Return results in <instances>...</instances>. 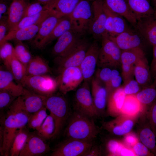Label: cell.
I'll return each mask as SVG.
<instances>
[{"mask_svg": "<svg viewBox=\"0 0 156 156\" xmlns=\"http://www.w3.org/2000/svg\"><path fill=\"white\" fill-rule=\"evenodd\" d=\"M31 114L23 108L19 97L12 102L1 120V155H10V149L17 131L26 127Z\"/></svg>", "mask_w": 156, "mask_h": 156, "instance_id": "6da1fadb", "label": "cell"}, {"mask_svg": "<svg viewBox=\"0 0 156 156\" xmlns=\"http://www.w3.org/2000/svg\"><path fill=\"white\" fill-rule=\"evenodd\" d=\"M67 122L65 134L68 138L94 141L99 132L93 118L75 111Z\"/></svg>", "mask_w": 156, "mask_h": 156, "instance_id": "7a4b0ae2", "label": "cell"}, {"mask_svg": "<svg viewBox=\"0 0 156 156\" xmlns=\"http://www.w3.org/2000/svg\"><path fill=\"white\" fill-rule=\"evenodd\" d=\"M21 83L26 89L46 97L53 94L58 87L57 79L46 75H26Z\"/></svg>", "mask_w": 156, "mask_h": 156, "instance_id": "3957f363", "label": "cell"}, {"mask_svg": "<svg viewBox=\"0 0 156 156\" xmlns=\"http://www.w3.org/2000/svg\"><path fill=\"white\" fill-rule=\"evenodd\" d=\"M101 38L97 66L101 68L118 67L121 65L122 51L110 39L107 33H105Z\"/></svg>", "mask_w": 156, "mask_h": 156, "instance_id": "277c9868", "label": "cell"}, {"mask_svg": "<svg viewBox=\"0 0 156 156\" xmlns=\"http://www.w3.org/2000/svg\"><path fill=\"white\" fill-rule=\"evenodd\" d=\"M45 107L55 120L57 135L70 114L68 102L63 97L52 94L47 97Z\"/></svg>", "mask_w": 156, "mask_h": 156, "instance_id": "5b68a950", "label": "cell"}, {"mask_svg": "<svg viewBox=\"0 0 156 156\" xmlns=\"http://www.w3.org/2000/svg\"><path fill=\"white\" fill-rule=\"evenodd\" d=\"M90 44L86 39L81 38L66 53L55 60L60 73L65 69L79 67Z\"/></svg>", "mask_w": 156, "mask_h": 156, "instance_id": "8992f818", "label": "cell"}, {"mask_svg": "<svg viewBox=\"0 0 156 156\" xmlns=\"http://www.w3.org/2000/svg\"><path fill=\"white\" fill-rule=\"evenodd\" d=\"M94 143V141H87L68 138L57 146L51 155L86 156Z\"/></svg>", "mask_w": 156, "mask_h": 156, "instance_id": "52a82bcc", "label": "cell"}, {"mask_svg": "<svg viewBox=\"0 0 156 156\" xmlns=\"http://www.w3.org/2000/svg\"><path fill=\"white\" fill-rule=\"evenodd\" d=\"M74 111L94 118L98 114L88 82L84 81L77 90L74 103Z\"/></svg>", "mask_w": 156, "mask_h": 156, "instance_id": "ba28073f", "label": "cell"}, {"mask_svg": "<svg viewBox=\"0 0 156 156\" xmlns=\"http://www.w3.org/2000/svg\"><path fill=\"white\" fill-rule=\"evenodd\" d=\"M92 15V7L86 0H81L69 15L73 28L82 34L88 29Z\"/></svg>", "mask_w": 156, "mask_h": 156, "instance_id": "9c48e42d", "label": "cell"}, {"mask_svg": "<svg viewBox=\"0 0 156 156\" xmlns=\"http://www.w3.org/2000/svg\"><path fill=\"white\" fill-rule=\"evenodd\" d=\"M57 79L60 91L66 94L76 89L84 80L79 67H71L63 70Z\"/></svg>", "mask_w": 156, "mask_h": 156, "instance_id": "30bf717a", "label": "cell"}, {"mask_svg": "<svg viewBox=\"0 0 156 156\" xmlns=\"http://www.w3.org/2000/svg\"><path fill=\"white\" fill-rule=\"evenodd\" d=\"M103 3V0H94L91 6L92 15L88 29L96 39L101 38L106 33V15Z\"/></svg>", "mask_w": 156, "mask_h": 156, "instance_id": "8fae6325", "label": "cell"}, {"mask_svg": "<svg viewBox=\"0 0 156 156\" xmlns=\"http://www.w3.org/2000/svg\"><path fill=\"white\" fill-rule=\"evenodd\" d=\"M99 49L96 41L90 44L79 66L85 81L89 82L93 77L97 65Z\"/></svg>", "mask_w": 156, "mask_h": 156, "instance_id": "7c38bea8", "label": "cell"}, {"mask_svg": "<svg viewBox=\"0 0 156 156\" xmlns=\"http://www.w3.org/2000/svg\"><path fill=\"white\" fill-rule=\"evenodd\" d=\"M45 140L36 132L29 133L19 156H39L47 153L50 150V148Z\"/></svg>", "mask_w": 156, "mask_h": 156, "instance_id": "4fadbf2b", "label": "cell"}, {"mask_svg": "<svg viewBox=\"0 0 156 156\" xmlns=\"http://www.w3.org/2000/svg\"><path fill=\"white\" fill-rule=\"evenodd\" d=\"M141 37L136 30L133 31L129 28L116 36H109L110 39L122 51L141 47L142 43Z\"/></svg>", "mask_w": 156, "mask_h": 156, "instance_id": "5bb4252c", "label": "cell"}, {"mask_svg": "<svg viewBox=\"0 0 156 156\" xmlns=\"http://www.w3.org/2000/svg\"><path fill=\"white\" fill-rule=\"evenodd\" d=\"M136 31L153 46L156 45V13L137 21Z\"/></svg>", "mask_w": 156, "mask_h": 156, "instance_id": "9a60e30c", "label": "cell"}, {"mask_svg": "<svg viewBox=\"0 0 156 156\" xmlns=\"http://www.w3.org/2000/svg\"><path fill=\"white\" fill-rule=\"evenodd\" d=\"M81 35L73 28L65 32L57 39L53 49V54L56 57L64 55L81 38Z\"/></svg>", "mask_w": 156, "mask_h": 156, "instance_id": "2e32d148", "label": "cell"}, {"mask_svg": "<svg viewBox=\"0 0 156 156\" xmlns=\"http://www.w3.org/2000/svg\"><path fill=\"white\" fill-rule=\"evenodd\" d=\"M19 97L23 108L30 114L45 107L47 97L36 93L25 88L22 95Z\"/></svg>", "mask_w": 156, "mask_h": 156, "instance_id": "e0dca14e", "label": "cell"}, {"mask_svg": "<svg viewBox=\"0 0 156 156\" xmlns=\"http://www.w3.org/2000/svg\"><path fill=\"white\" fill-rule=\"evenodd\" d=\"M94 77L91 80V94L98 116L104 112L108 93L105 86Z\"/></svg>", "mask_w": 156, "mask_h": 156, "instance_id": "ac0fdd59", "label": "cell"}, {"mask_svg": "<svg viewBox=\"0 0 156 156\" xmlns=\"http://www.w3.org/2000/svg\"><path fill=\"white\" fill-rule=\"evenodd\" d=\"M62 17L54 12L42 22L33 41L35 47L39 49L42 43L51 34Z\"/></svg>", "mask_w": 156, "mask_h": 156, "instance_id": "d6986e66", "label": "cell"}, {"mask_svg": "<svg viewBox=\"0 0 156 156\" xmlns=\"http://www.w3.org/2000/svg\"><path fill=\"white\" fill-rule=\"evenodd\" d=\"M29 3V0H12L7 12V22L9 31L23 18L26 8Z\"/></svg>", "mask_w": 156, "mask_h": 156, "instance_id": "ffe728a7", "label": "cell"}, {"mask_svg": "<svg viewBox=\"0 0 156 156\" xmlns=\"http://www.w3.org/2000/svg\"><path fill=\"white\" fill-rule=\"evenodd\" d=\"M14 77L10 71L0 70V90L7 92L16 98L23 94L25 88L20 83L14 81Z\"/></svg>", "mask_w": 156, "mask_h": 156, "instance_id": "44dd1931", "label": "cell"}, {"mask_svg": "<svg viewBox=\"0 0 156 156\" xmlns=\"http://www.w3.org/2000/svg\"><path fill=\"white\" fill-rule=\"evenodd\" d=\"M122 116L116 119L105 123V128L112 133L121 135L128 133L132 129L134 121L133 117L122 114Z\"/></svg>", "mask_w": 156, "mask_h": 156, "instance_id": "7402d4cb", "label": "cell"}, {"mask_svg": "<svg viewBox=\"0 0 156 156\" xmlns=\"http://www.w3.org/2000/svg\"><path fill=\"white\" fill-rule=\"evenodd\" d=\"M126 95L121 86L108 94L107 106L108 113L110 115L114 116L121 113Z\"/></svg>", "mask_w": 156, "mask_h": 156, "instance_id": "603a6c76", "label": "cell"}, {"mask_svg": "<svg viewBox=\"0 0 156 156\" xmlns=\"http://www.w3.org/2000/svg\"><path fill=\"white\" fill-rule=\"evenodd\" d=\"M108 7L114 12L125 18L134 27L137 19L129 9L125 0H104Z\"/></svg>", "mask_w": 156, "mask_h": 156, "instance_id": "cb8c5ba5", "label": "cell"}, {"mask_svg": "<svg viewBox=\"0 0 156 156\" xmlns=\"http://www.w3.org/2000/svg\"><path fill=\"white\" fill-rule=\"evenodd\" d=\"M137 21L155 13L149 0H125Z\"/></svg>", "mask_w": 156, "mask_h": 156, "instance_id": "d4e9b609", "label": "cell"}, {"mask_svg": "<svg viewBox=\"0 0 156 156\" xmlns=\"http://www.w3.org/2000/svg\"><path fill=\"white\" fill-rule=\"evenodd\" d=\"M72 28L73 24L69 15L62 17L51 34L42 43L39 49L44 48L48 44Z\"/></svg>", "mask_w": 156, "mask_h": 156, "instance_id": "484cf974", "label": "cell"}, {"mask_svg": "<svg viewBox=\"0 0 156 156\" xmlns=\"http://www.w3.org/2000/svg\"><path fill=\"white\" fill-rule=\"evenodd\" d=\"M41 24L29 26L15 31H9L1 45L9 40H14L20 41L34 38L38 32Z\"/></svg>", "mask_w": 156, "mask_h": 156, "instance_id": "4316f807", "label": "cell"}, {"mask_svg": "<svg viewBox=\"0 0 156 156\" xmlns=\"http://www.w3.org/2000/svg\"><path fill=\"white\" fill-rule=\"evenodd\" d=\"M81 0H51L46 6L63 16L70 14Z\"/></svg>", "mask_w": 156, "mask_h": 156, "instance_id": "83f0119b", "label": "cell"}, {"mask_svg": "<svg viewBox=\"0 0 156 156\" xmlns=\"http://www.w3.org/2000/svg\"><path fill=\"white\" fill-rule=\"evenodd\" d=\"M134 76L141 86H147L150 81V74L145 57L140 60L134 65Z\"/></svg>", "mask_w": 156, "mask_h": 156, "instance_id": "f1b7e54d", "label": "cell"}, {"mask_svg": "<svg viewBox=\"0 0 156 156\" xmlns=\"http://www.w3.org/2000/svg\"><path fill=\"white\" fill-rule=\"evenodd\" d=\"M50 68L47 62L40 56L32 59L27 67L26 75L37 76L44 75L50 72Z\"/></svg>", "mask_w": 156, "mask_h": 156, "instance_id": "f546056e", "label": "cell"}, {"mask_svg": "<svg viewBox=\"0 0 156 156\" xmlns=\"http://www.w3.org/2000/svg\"><path fill=\"white\" fill-rule=\"evenodd\" d=\"M143 106V105L138 100L135 95H127L125 97L120 113L127 116L133 117L141 112Z\"/></svg>", "mask_w": 156, "mask_h": 156, "instance_id": "4dcf8cb0", "label": "cell"}, {"mask_svg": "<svg viewBox=\"0 0 156 156\" xmlns=\"http://www.w3.org/2000/svg\"><path fill=\"white\" fill-rule=\"evenodd\" d=\"M29 133L26 127L17 131L10 149V156H19L25 145Z\"/></svg>", "mask_w": 156, "mask_h": 156, "instance_id": "1f68e13d", "label": "cell"}, {"mask_svg": "<svg viewBox=\"0 0 156 156\" xmlns=\"http://www.w3.org/2000/svg\"><path fill=\"white\" fill-rule=\"evenodd\" d=\"M52 10L47 9L34 15L24 17L10 31H15L29 26L41 24L48 16L54 12Z\"/></svg>", "mask_w": 156, "mask_h": 156, "instance_id": "d6a6232c", "label": "cell"}, {"mask_svg": "<svg viewBox=\"0 0 156 156\" xmlns=\"http://www.w3.org/2000/svg\"><path fill=\"white\" fill-rule=\"evenodd\" d=\"M36 133L44 140H49L57 136L56 127L55 120L50 113Z\"/></svg>", "mask_w": 156, "mask_h": 156, "instance_id": "836d02e7", "label": "cell"}, {"mask_svg": "<svg viewBox=\"0 0 156 156\" xmlns=\"http://www.w3.org/2000/svg\"><path fill=\"white\" fill-rule=\"evenodd\" d=\"M145 57L144 53L141 47L122 51L121 55V64L134 65Z\"/></svg>", "mask_w": 156, "mask_h": 156, "instance_id": "e575fe53", "label": "cell"}, {"mask_svg": "<svg viewBox=\"0 0 156 156\" xmlns=\"http://www.w3.org/2000/svg\"><path fill=\"white\" fill-rule=\"evenodd\" d=\"M156 134L151 127H145L142 129L139 134L142 142L154 155L156 154Z\"/></svg>", "mask_w": 156, "mask_h": 156, "instance_id": "d590c367", "label": "cell"}, {"mask_svg": "<svg viewBox=\"0 0 156 156\" xmlns=\"http://www.w3.org/2000/svg\"><path fill=\"white\" fill-rule=\"evenodd\" d=\"M139 101L144 105L152 103L156 99L155 85L146 86L135 95Z\"/></svg>", "mask_w": 156, "mask_h": 156, "instance_id": "8d00e7d4", "label": "cell"}, {"mask_svg": "<svg viewBox=\"0 0 156 156\" xmlns=\"http://www.w3.org/2000/svg\"><path fill=\"white\" fill-rule=\"evenodd\" d=\"M45 107L37 112L31 114L29 119L28 127L37 131L40 128L48 115Z\"/></svg>", "mask_w": 156, "mask_h": 156, "instance_id": "74e56055", "label": "cell"}, {"mask_svg": "<svg viewBox=\"0 0 156 156\" xmlns=\"http://www.w3.org/2000/svg\"><path fill=\"white\" fill-rule=\"evenodd\" d=\"M10 72L15 79L20 83L26 75L27 68L17 59L15 54L11 61Z\"/></svg>", "mask_w": 156, "mask_h": 156, "instance_id": "f35d334b", "label": "cell"}, {"mask_svg": "<svg viewBox=\"0 0 156 156\" xmlns=\"http://www.w3.org/2000/svg\"><path fill=\"white\" fill-rule=\"evenodd\" d=\"M0 57L7 68L10 71V65L14 55V48L7 42L0 46Z\"/></svg>", "mask_w": 156, "mask_h": 156, "instance_id": "ab89813d", "label": "cell"}, {"mask_svg": "<svg viewBox=\"0 0 156 156\" xmlns=\"http://www.w3.org/2000/svg\"><path fill=\"white\" fill-rule=\"evenodd\" d=\"M16 57L27 68L32 57L26 47L21 44H17L14 48Z\"/></svg>", "mask_w": 156, "mask_h": 156, "instance_id": "60d3db41", "label": "cell"}, {"mask_svg": "<svg viewBox=\"0 0 156 156\" xmlns=\"http://www.w3.org/2000/svg\"><path fill=\"white\" fill-rule=\"evenodd\" d=\"M114 33L113 36H116L124 31L129 27L127 25L124 18L113 12Z\"/></svg>", "mask_w": 156, "mask_h": 156, "instance_id": "b9f144b4", "label": "cell"}, {"mask_svg": "<svg viewBox=\"0 0 156 156\" xmlns=\"http://www.w3.org/2000/svg\"><path fill=\"white\" fill-rule=\"evenodd\" d=\"M125 145L113 139L108 140L106 144V148L108 155L118 156Z\"/></svg>", "mask_w": 156, "mask_h": 156, "instance_id": "7bdbcfd3", "label": "cell"}, {"mask_svg": "<svg viewBox=\"0 0 156 156\" xmlns=\"http://www.w3.org/2000/svg\"><path fill=\"white\" fill-rule=\"evenodd\" d=\"M103 8L106 15L105 24L106 33L109 36H112L114 33L113 12L108 7L104 0Z\"/></svg>", "mask_w": 156, "mask_h": 156, "instance_id": "ee69618b", "label": "cell"}, {"mask_svg": "<svg viewBox=\"0 0 156 156\" xmlns=\"http://www.w3.org/2000/svg\"><path fill=\"white\" fill-rule=\"evenodd\" d=\"M47 9L46 5L37 1L29 3L26 8L23 17L37 14Z\"/></svg>", "mask_w": 156, "mask_h": 156, "instance_id": "f6af8a7d", "label": "cell"}, {"mask_svg": "<svg viewBox=\"0 0 156 156\" xmlns=\"http://www.w3.org/2000/svg\"><path fill=\"white\" fill-rule=\"evenodd\" d=\"M141 86L135 80L132 79L124 83L123 87L126 95H136L141 90Z\"/></svg>", "mask_w": 156, "mask_h": 156, "instance_id": "bcb514c9", "label": "cell"}, {"mask_svg": "<svg viewBox=\"0 0 156 156\" xmlns=\"http://www.w3.org/2000/svg\"><path fill=\"white\" fill-rule=\"evenodd\" d=\"M112 70V69L109 67H102L97 70L94 77L105 86L111 79Z\"/></svg>", "mask_w": 156, "mask_h": 156, "instance_id": "7dc6e473", "label": "cell"}, {"mask_svg": "<svg viewBox=\"0 0 156 156\" xmlns=\"http://www.w3.org/2000/svg\"><path fill=\"white\" fill-rule=\"evenodd\" d=\"M16 98L7 92L0 90V109H8Z\"/></svg>", "mask_w": 156, "mask_h": 156, "instance_id": "c3c4849f", "label": "cell"}, {"mask_svg": "<svg viewBox=\"0 0 156 156\" xmlns=\"http://www.w3.org/2000/svg\"><path fill=\"white\" fill-rule=\"evenodd\" d=\"M123 81L120 75L112 77L109 82L105 86L108 94L112 91L120 87Z\"/></svg>", "mask_w": 156, "mask_h": 156, "instance_id": "681fc988", "label": "cell"}, {"mask_svg": "<svg viewBox=\"0 0 156 156\" xmlns=\"http://www.w3.org/2000/svg\"><path fill=\"white\" fill-rule=\"evenodd\" d=\"M121 76L124 83L133 78L134 65L121 64Z\"/></svg>", "mask_w": 156, "mask_h": 156, "instance_id": "f907efd6", "label": "cell"}, {"mask_svg": "<svg viewBox=\"0 0 156 156\" xmlns=\"http://www.w3.org/2000/svg\"><path fill=\"white\" fill-rule=\"evenodd\" d=\"M133 150L136 156H154L155 155L142 143L138 142L133 147Z\"/></svg>", "mask_w": 156, "mask_h": 156, "instance_id": "816d5d0a", "label": "cell"}, {"mask_svg": "<svg viewBox=\"0 0 156 156\" xmlns=\"http://www.w3.org/2000/svg\"><path fill=\"white\" fill-rule=\"evenodd\" d=\"M149 117L151 127L156 134V102H154L151 108Z\"/></svg>", "mask_w": 156, "mask_h": 156, "instance_id": "f5cc1de1", "label": "cell"}, {"mask_svg": "<svg viewBox=\"0 0 156 156\" xmlns=\"http://www.w3.org/2000/svg\"><path fill=\"white\" fill-rule=\"evenodd\" d=\"M124 142L127 146L133 147L138 142V140L134 134L128 133L126 134L124 138Z\"/></svg>", "mask_w": 156, "mask_h": 156, "instance_id": "db71d44e", "label": "cell"}, {"mask_svg": "<svg viewBox=\"0 0 156 156\" xmlns=\"http://www.w3.org/2000/svg\"><path fill=\"white\" fill-rule=\"evenodd\" d=\"M8 27L7 22L3 20H0V45H1L3 42L6 36V33Z\"/></svg>", "mask_w": 156, "mask_h": 156, "instance_id": "11a10c76", "label": "cell"}, {"mask_svg": "<svg viewBox=\"0 0 156 156\" xmlns=\"http://www.w3.org/2000/svg\"><path fill=\"white\" fill-rule=\"evenodd\" d=\"M101 154L100 148L98 146L95 144L94 143L86 156H98L100 155Z\"/></svg>", "mask_w": 156, "mask_h": 156, "instance_id": "9f6ffc18", "label": "cell"}, {"mask_svg": "<svg viewBox=\"0 0 156 156\" xmlns=\"http://www.w3.org/2000/svg\"><path fill=\"white\" fill-rule=\"evenodd\" d=\"M119 155L122 156H136L133 149L124 146L121 150Z\"/></svg>", "mask_w": 156, "mask_h": 156, "instance_id": "6f0895ef", "label": "cell"}, {"mask_svg": "<svg viewBox=\"0 0 156 156\" xmlns=\"http://www.w3.org/2000/svg\"><path fill=\"white\" fill-rule=\"evenodd\" d=\"M7 4L5 0H0V19L2 18L3 15L8 11Z\"/></svg>", "mask_w": 156, "mask_h": 156, "instance_id": "680465c9", "label": "cell"}, {"mask_svg": "<svg viewBox=\"0 0 156 156\" xmlns=\"http://www.w3.org/2000/svg\"><path fill=\"white\" fill-rule=\"evenodd\" d=\"M153 60L152 66L154 70L156 71V45L153 46Z\"/></svg>", "mask_w": 156, "mask_h": 156, "instance_id": "91938a15", "label": "cell"}, {"mask_svg": "<svg viewBox=\"0 0 156 156\" xmlns=\"http://www.w3.org/2000/svg\"><path fill=\"white\" fill-rule=\"evenodd\" d=\"M36 1L39 2L44 5H46L49 3L51 0H36Z\"/></svg>", "mask_w": 156, "mask_h": 156, "instance_id": "94428289", "label": "cell"}, {"mask_svg": "<svg viewBox=\"0 0 156 156\" xmlns=\"http://www.w3.org/2000/svg\"><path fill=\"white\" fill-rule=\"evenodd\" d=\"M153 2L154 6L153 8L156 13V0H153Z\"/></svg>", "mask_w": 156, "mask_h": 156, "instance_id": "6125c7cd", "label": "cell"}, {"mask_svg": "<svg viewBox=\"0 0 156 156\" xmlns=\"http://www.w3.org/2000/svg\"><path fill=\"white\" fill-rule=\"evenodd\" d=\"M155 72H156V71Z\"/></svg>", "mask_w": 156, "mask_h": 156, "instance_id": "be15d7a7", "label": "cell"}]
</instances>
